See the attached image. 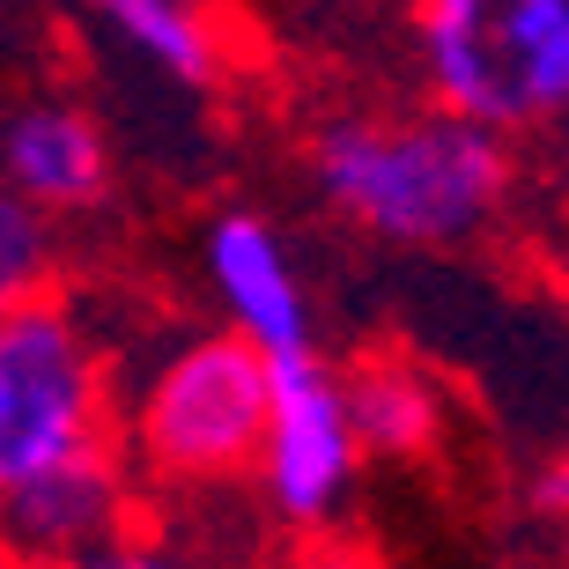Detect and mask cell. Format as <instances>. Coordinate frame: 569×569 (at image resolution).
<instances>
[{
    "label": "cell",
    "mask_w": 569,
    "mask_h": 569,
    "mask_svg": "<svg viewBox=\"0 0 569 569\" xmlns=\"http://www.w3.org/2000/svg\"><path fill=\"white\" fill-rule=\"evenodd\" d=\"M119 503H127L119 451L97 443V451H82V459L38 473L30 488L0 496V540H8L16 555H30V562L60 569V562H74V555L111 548L104 532H111V518H119Z\"/></svg>",
    "instance_id": "obj_7"
},
{
    "label": "cell",
    "mask_w": 569,
    "mask_h": 569,
    "mask_svg": "<svg viewBox=\"0 0 569 569\" xmlns=\"http://www.w3.org/2000/svg\"><path fill=\"white\" fill-rule=\"evenodd\" d=\"M97 22L119 30L156 74H170V82H186V89H208L222 74V30L192 0H104Z\"/></svg>",
    "instance_id": "obj_10"
},
{
    "label": "cell",
    "mask_w": 569,
    "mask_h": 569,
    "mask_svg": "<svg viewBox=\"0 0 569 569\" xmlns=\"http://www.w3.org/2000/svg\"><path fill=\"white\" fill-rule=\"evenodd\" d=\"M362 459L356 415H348V385L318 356L274 362V429H267V466L259 481L289 518H326L348 496Z\"/></svg>",
    "instance_id": "obj_5"
},
{
    "label": "cell",
    "mask_w": 569,
    "mask_h": 569,
    "mask_svg": "<svg viewBox=\"0 0 569 569\" xmlns=\"http://www.w3.org/2000/svg\"><path fill=\"white\" fill-rule=\"evenodd\" d=\"M532 510L555 518V526H569V451H555V459L540 466V481H532Z\"/></svg>",
    "instance_id": "obj_13"
},
{
    "label": "cell",
    "mask_w": 569,
    "mask_h": 569,
    "mask_svg": "<svg viewBox=\"0 0 569 569\" xmlns=\"http://www.w3.org/2000/svg\"><path fill=\"white\" fill-rule=\"evenodd\" d=\"M348 415H356V437L362 451H378V459H415L429 451L443 429V392L415 370V362H362L348 370Z\"/></svg>",
    "instance_id": "obj_9"
},
{
    "label": "cell",
    "mask_w": 569,
    "mask_h": 569,
    "mask_svg": "<svg viewBox=\"0 0 569 569\" xmlns=\"http://www.w3.org/2000/svg\"><path fill=\"white\" fill-rule=\"evenodd\" d=\"M60 569H200V562H186V555H170V548H133V540H111V548L74 555V562H60Z\"/></svg>",
    "instance_id": "obj_12"
},
{
    "label": "cell",
    "mask_w": 569,
    "mask_h": 569,
    "mask_svg": "<svg viewBox=\"0 0 569 569\" xmlns=\"http://www.w3.org/2000/svg\"><path fill=\"white\" fill-rule=\"evenodd\" d=\"M311 178L356 230L385 244H459L503 208L510 141L451 111L333 119L311 133Z\"/></svg>",
    "instance_id": "obj_1"
},
{
    "label": "cell",
    "mask_w": 569,
    "mask_h": 569,
    "mask_svg": "<svg viewBox=\"0 0 569 569\" xmlns=\"http://www.w3.org/2000/svg\"><path fill=\"white\" fill-rule=\"evenodd\" d=\"M97 443L111 437L89 333L52 296L0 318V496L30 488L38 473L82 459Z\"/></svg>",
    "instance_id": "obj_4"
},
{
    "label": "cell",
    "mask_w": 569,
    "mask_h": 569,
    "mask_svg": "<svg viewBox=\"0 0 569 569\" xmlns=\"http://www.w3.org/2000/svg\"><path fill=\"white\" fill-rule=\"evenodd\" d=\"M0 178L38 214L89 208L111 186V148L82 104L67 97H30L0 119Z\"/></svg>",
    "instance_id": "obj_8"
},
{
    "label": "cell",
    "mask_w": 569,
    "mask_h": 569,
    "mask_svg": "<svg viewBox=\"0 0 569 569\" xmlns=\"http://www.w3.org/2000/svg\"><path fill=\"white\" fill-rule=\"evenodd\" d=\"M44 281H52V222L0 178V318L44 303Z\"/></svg>",
    "instance_id": "obj_11"
},
{
    "label": "cell",
    "mask_w": 569,
    "mask_h": 569,
    "mask_svg": "<svg viewBox=\"0 0 569 569\" xmlns=\"http://www.w3.org/2000/svg\"><path fill=\"white\" fill-rule=\"evenodd\" d=\"M407 22L437 111L503 141L569 119V0H422Z\"/></svg>",
    "instance_id": "obj_2"
},
{
    "label": "cell",
    "mask_w": 569,
    "mask_h": 569,
    "mask_svg": "<svg viewBox=\"0 0 569 569\" xmlns=\"http://www.w3.org/2000/svg\"><path fill=\"white\" fill-rule=\"evenodd\" d=\"M208 281L230 311V333L252 340L267 362H303L311 356V303L296 281L289 252L267 214L252 208H222L208 222Z\"/></svg>",
    "instance_id": "obj_6"
},
{
    "label": "cell",
    "mask_w": 569,
    "mask_h": 569,
    "mask_svg": "<svg viewBox=\"0 0 569 569\" xmlns=\"http://www.w3.org/2000/svg\"><path fill=\"white\" fill-rule=\"evenodd\" d=\"M274 362L237 333H200L141 385L133 437L170 481H237L267 466Z\"/></svg>",
    "instance_id": "obj_3"
}]
</instances>
